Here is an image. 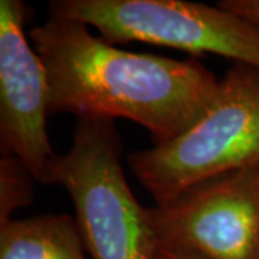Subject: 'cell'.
<instances>
[{
    "label": "cell",
    "mask_w": 259,
    "mask_h": 259,
    "mask_svg": "<svg viewBox=\"0 0 259 259\" xmlns=\"http://www.w3.org/2000/svg\"><path fill=\"white\" fill-rule=\"evenodd\" d=\"M49 79V115L125 118L147 130L153 146L180 137L221 87L197 59L177 61L120 49L83 23L51 18L29 30Z\"/></svg>",
    "instance_id": "cell-1"
},
{
    "label": "cell",
    "mask_w": 259,
    "mask_h": 259,
    "mask_svg": "<svg viewBox=\"0 0 259 259\" xmlns=\"http://www.w3.org/2000/svg\"><path fill=\"white\" fill-rule=\"evenodd\" d=\"M259 163V69L235 64L204 114L180 137L136 151L128 166L164 204L194 186Z\"/></svg>",
    "instance_id": "cell-2"
},
{
    "label": "cell",
    "mask_w": 259,
    "mask_h": 259,
    "mask_svg": "<svg viewBox=\"0 0 259 259\" xmlns=\"http://www.w3.org/2000/svg\"><path fill=\"white\" fill-rule=\"evenodd\" d=\"M120 134L110 120L79 118L69 150L58 156L52 185L68 192L91 259H156L148 207L130 189Z\"/></svg>",
    "instance_id": "cell-3"
},
{
    "label": "cell",
    "mask_w": 259,
    "mask_h": 259,
    "mask_svg": "<svg viewBox=\"0 0 259 259\" xmlns=\"http://www.w3.org/2000/svg\"><path fill=\"white\" fill-rule=\"evenodd\" d=\"M51 18L97 29L108 44L144 42L213 54L259 69V25L221 6L183 0H52Z\"/></svg>",
    "instance_id": "cell-4"
},
{
    "label": "cell",
    "mask_w": 259,
    "mask_h": 259,
    "mask_svg": "<svg viewBox=\"0 0 259 259\" xmlns=\"http://www.w3.org/2000/svg\"><path fill=\"white\" fill-rule=\"evenodd\" d=\"M160 245L204 259H259V163L148 207Z\"/></svg>",
    "instance_id": "cell-5"
},
{
    "label": "cell",
    "mask_w": 259,
    "mask_h": 259,
    "mask_svg": "<svg viewBox=\"0 0 259 259\" xmlns=\"http://www.w3.org/2000/svg\"><path fill=\"white\" fill-rule=\"evenodd\" d=\"M26 13L23 2L0 0V147L36 182L52 185L59 154L48 137L49 79L25 33Z\"/></svg>",
    "instance_id": "cell-6"
},
{
    "label": "cell",
    "mask_w": 259,
    "mask_h": 259,
    "mask_svg": "<svg viewBox=\"0 0 259 259\" xmlns=\"http://www.w3.org/2000/svg\"><path fill=\"white\" fill-rule=\"evenodd\" d=\"M0 259H91L72 214L47 213L0 225Z\"/></svg>",
    "instance_id": "cell-7"
},
{
    "label": "cell",
    "mask_w": 259,
    "mask_h": 259,
    "mask_svg": "<svg viewBox=\"0 0 259 259\" xmlns=\"http://www.w3.org/2000/svg\"><path fill=\"white\" fill-rule=\"evenodd\" d=\"M35 179L26 166L12 154L0 156V225L12 214L33 202Z\"/></svg>",
    "instance_id": "cell-8"
},
{
    "label": "cell",
    "mask_w": 259,
    "mask_h": 259,
    "mask_svg": "<svg viewBox=\"0 0 259 259\" xmlns=\"http://www.w3.org/2000/svg\"><path fill=\"white\" fill-rule=\"evenodd\" d=\"M216 5L259 25V0H221Z\"/></svg>",
    "instance_id": "cell-9"
},
{
    "label": "cell",
    "mask_w": 259,
    "mask_h": 259,
    "mask_svg": "<svg viewBox=\"0 0 259 259\" xmlns=\"http://www.w3.org/2000/svg\"><path fill=\"white\" fill-rule=\"evenodd\" d=\"M156 259H204L196 253L187 252L183 249H177L166 245H160L157 250V256Z\"/></svg>",
    "instance_id": "cell-10"
}]
</instances>
